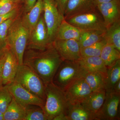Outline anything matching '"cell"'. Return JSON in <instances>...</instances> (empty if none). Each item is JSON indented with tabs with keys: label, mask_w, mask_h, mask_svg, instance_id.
<instances>
[{
	"label": "cell",
	"mask_w": 120,
	"mask_h": 120,
	"mask_svg": "<svg viewBox=\"0 0 120 120\" xmlns=\"http://www.w3.org/2000/svg\"><path fill=\"white\" fill-rule=\"evenodd\" d=\"M117 0L118 1H120V0Z\"/></svg>",
	"instance_id": "41"
},
{
	"label": "cell",
	"mask_w": 120,
	"mask_h": 120,
	"mask_svg": "<svg viewBox=\"0 0 120 120\" xmlns=\"http://www.w3.org/2000/svg\"><path fill=\"white\" fill-rule=\"evenodd\" d=\"M77 61L84 71L98 72L106 75L107 67L100 56L81 57Z\"/></svg>",
	"instance_id": "19"
},
{
	"label": "cell",
	"mask_w": 120,
	"mask_h": 120,
	"mask_svg": "<svg viewBox=\"0 0 120 120\" xmlns=\"http://www.w3.org/2000/svg\"><path fill=\"white\" fill-rule=\"evenodd\" d=\"M106 42L105 39L88 47L80 49L81 57L100 56L102 49Z\"/></svg>",
	"instance_id": "29"
},
{
	"label": "cell",
	"mask_w": 120,
	"mask_h": 120,
	"mask_svg": "<svg viewBox=\"0 0 120 120\" xmlns=\"http://www.w3.org/2000/svg\"><path fill=\"white\" fill-rule=\"evenodd\" d=\"M12 96L7 86H0V111L3 113L12 99Z\"/></svg>",
	"instance_id": "30"
},
{
	"label": "cell",
	"mask_w": 120,
	"mask_h": 120,
	"mask_svg": "<svg viewBox=\"0 0 120 120\" xmlns=\"http://www.w3.org/2000/svg\"><path fill=\"white\" fill-rule=\"evenodd\" d=\"M43 19L47 28L48 37L50 43L55 39L57 30L64 19L57 8L54 0H42Z\"/></svg>",
	"instance_id": "7"
},
{
	"label": "cell",
	"mask_w": 120,
	"mask_h": 120,
	"mask_svg": "<svg viewBox=\"0 0 120 120\" xmlns=\"http://www.w3.org/2000/svg\"><path fill=\"white\" fill-rule=\"evenodd\" d=\"M82 77L92 91L105 90V74L98 72H91L83 70Z\"/></svg>",
	"instance_id": "20"
},
{
	"label": "cell",
	"mask_w": 120,
	"mask_h": 120,
	"mask_svg": "<svg viewBox=\"0 0 120 120\" xmlns=\"http://www.w3.org/2000/svg\"><path fill=\"white\" fill-rule=\"evenodd\" d=\"M6 86L12 98L24 107L35 105L43 109L45 101L26 90L19 83L14 81Z\"/></svg>",
	"instance_id": "10"
},
{
	"label": "cell",
	"mask_w": 120,
	"mask_h": 120,
	"mask_svg": "<svg viewBox=\"0 0 120 120\" xmlns=\"http://www.w3.org/2000/svg\"><path fill=\"white\" fill-rule=\"evenodd\" d=\"M0 55V86L2 85V76L3 65L5 57H6V52Z\"/></svg>",
	"instance_id": "35"
},
{
	"label": "cell",
	"mask_w": 120,
	"mask_h": 120,
	"mask_svg": "<svg viewBox=\"0 0 120 120\" xmlns=\"http://www.w3.org/2000/svg\"><path fill=\"white\" fill-rule=\"evenodd\" d=\"M105 32L94 30H81L79 40L80 49L88 47L102 40Z\"/></svg>",
	"instance_id": "22"
},
{
	"label": "cell",
	"mask_w": 120,
	"mask_h": 120,
	"mask_svg": "<svg viewBox=\"0 0 120 120\" xmlns=\"http://www.w3.org/2000/svg\"><path fill=\"white\" fill-rule=\"evenodd\" d=\"M53 120H68L65 113L60 114L54 117Z\"/></svg>",
	"instance_id": "36"
},
{
	"label": "cell",
	"mask_w": 120,
	"mask_h": 120,
	"mask_svg": "<svg viewBox=\"0 0 120 120\" xmlns=\"http://www.w3.org/2000/svg\"><path fill=\"white\" fill-rule=\"evenodd\" d=\"M68 120H96V115L80 103H68L66 112Z\"/></svg>",
	"instance_id": "17"
},
{
	"label": "cell",
	"mask_w": 120,
	"mask_h": 120,
	"mask_svg": "<svg viewBox=\"0 0 120 120\" xmlns=\"http://www.w3.org/2000/svg\"><path fill=\"white\" fill-rule=\"evenodd\" d=\"M4 115V120H24L26 116L25 107L13 98Z\"/></svg>",
	"instance_id": "23"
},
{
	"label": "cell",
	"mask_w": 120,
	"mask_h": 120,
	"mask_svg": "<svg viewBox=\"0 0 120 120\" xmlns=\"http://www.w3.org/2000/svg\"><path fill=\"white\" fill-rule=\"evenodd\" d=\"M50 43L43 16H41L37 25L31 31L26 49L43 50Z\"/></svg>",
	"instance_id": "9"
},
{
	"label": "cell",
	"mask_w": 120,
	"mask_h": 120,
	"mask_svg": "<svg viewBox=\"0 0 120 120\" xmlns=\"http://www.w3.org/2000/svg\"><path fill=\"white\" fill-rule=\"evenodd\" d=\"M96 8L94 0H69L65 11L64 19Z\"/></svg>",
	"instance_id": "15"
},
{
	"label": "cell",
	"mask_w": 120,
	"mask_h": 120,
	"mask_svg": "<svg viewBox=\"0 0 120 120\" xmlns=\"http://www.w3.org/2000/svg\"><path fill=\"white\" fill-rule=\"evenodd\" d=\"M43 11L42 0H37L30 11L21 17L22 22L29 31L30 34L37 25Z\"/></svg>",
	"instance_id": "16"
},
{
	"label": "cell",
	"mask_w": 120,
	"mask_h": 120,
	"mask_svg": "<svg viewBox=\"0 0 120 120\" xmlns=\"http://www.w3.org/2000/svg\"><path fill=\"white\" fill-rule=\"evenodd\" d=\"M62 61L52 44L43 50L26 49L23 64L33 70L45 85L52 82Z\"/></svg>",
	"instance_id": "1"
},
{
	"label": "cell",
	"mask_w": 120,
	"mask_h": 120,
	"mask_svg": "<svg viewBox=\"0 0 120 120\" xmlns=\"http://www.w3.org/2000/svg\"><path fill=\"white\" fill-rule=\"evenodd\" d=\"M83 71L77 61L63 60L57 69L52 82L64 91L75 80L82 77Z\"/></svg>",
	"instance_id": "5"
},
{
	"label": "cell",
	"mask_w": 120,
	"mask_h": 120,
	"mask_svg": "<svg viewBox=\"0 0 120 120\" xmlns=\"http://www.w3.org/2000/svg\"><path fill=\"white\" fill-rule=\"evenodd\" d=\"M37 0H25L24 6V12L25 13L28 12L34 6Z\"/></svg>",
	"instance_id": "34"
},
{
	"label": "cell",
	"mask_w": 120,
	"mask_h": 120,
	"mask_svg": "<svg viewBox=\"0 0 120 120\" xmlns=\"http://www.w3.org/2000/svg\"><path fill=\"white\" fill-rule=\"evenodd\" d=\"M45 86V99L43 109L47 120H53L60 114H66L68 103L64 91L52 82Z\"/></svg>",
	"instance_id": "3"
},
{
	"label": "cell",
	"mask_w": 120,
	"mask_h": 120,
	"mask_svg": "<svg viewBox=\"0 0 120 120\" xmlns=\"http://www.w3.org/2000/svg\"><path fill=\"white\" fill-rule=\"evenodd\" d=\"M17 16L9 18L0 25V55L4 53L8 49L7 39L8 31Z\"/></svg>",
	"instance_id": "27"
},
{
	"label": "cell",
	"mask_w": 120,
	"mask_h": 120,
	"mask_svg": "<svg viewBox=\"0 0 120 120\" xmlns=\"http://www.w3.org/2000/svg\"><path fill=\"white\" fill-rule=\"evenodd\" d=\"M19 4L12 0H0V15H6L18 8Z\"/></svg>",
	"instance_id": "31"
},
{
	"label": "cell",
	"mask_w": 120,
	"mask_h": 120,
	"mask_svg": "<svg viewBox=\"0 0 120 120\" xmlns=\"http://www.w3.org/2000/svg\"><path fill=\"white\" fill-rule=\"evenodd\" d=\"M18 12H19V9L18 8H17L15 9L11 12L6 14V15H0V25L3 22H4L5 20L8 19L9 18L17 15Z\"/></svg>",
	"instance_id": "33"
},
{
	"label": "cell",
	"mask_w": 120,
	"mask_h": 120,
	"mask_svg": "<svg viewBox=\"0 0 120 120\" xmlns=\"http://www.w3.org/2000/svg\"><path fill=\"white\" fill-rule=\"evenodd\" d=\"M14 82L33 94L45 101V84L41 78L27 65H19Z\"/></svg>",
	"instance_id": "4"
},
{
	"label": "cell",
	"mask_w": 120,
	"mask_h": 120,
	"mask_svg": "<svg viewBox=\"0 0 120 120\" xmlns=\"http://www.w3.org/2000/svg\"><path fill=\"white\" fill-rule=\"evenodd\" d=\"M12 0L14 2H16V3L19 4L22 0Z\"/></svg>",
	"instance_id": "40"
},
{
	"label": "cell",
	"mask_w": 120,
	"mask_h": 120,
	"mask_svg": "<svg viewBox=\"0 0 120 120\" xmlns=\"http://www.w3.org/2000/svg\"><path fill=\"white\" fill-rule=\"evenodd\" d=\"M65 20L81 30H94L105 32L106 31V26L103 17L97 7Z\"/></svg>",
	"instance_id": "6"
},
{
	"label": "cell",
	"mask_w": 120,
	"mask_h": 120,
	"mask_svg": "<svg viewBox=\"0 0 120 120\" xmlns=\"http://www.w3.org/2000/svg\"><path fill=\"white\" fill-rule=\"evenodd\" d=\"M96 7L103 17L106 29L120 19V2L117 0L100 4Z\"/></svg>",
	"instance_id": "13"
},
{
	"label": "cell",
	"mask_w": 120,
	"mask_h": 120,
	"mask_svg": "<svg viewBox=\"0 0 120 120\" xmlns=\"http://www.w3.org/2000/svg\"><path fill=\"white\" fill-rule=\"evenodd\" d=\"M113 91L117 94H120V80L115 84L114 87Z\"/></svg>",
	"instance_id": "37"
},
{
	"label": "cell",
	"mask_w": 120,
	"mask_h": 120,
	"mask_svg": "<svg viewBox=\"0 0 120 120\" xmlns=\"http://www.w3.org/2000/svg\"><path fill=\"white\" fill-rule=\"evenodd\" d=\"M19 65L15 56L8 49L6 52L2 76V84L6 86L14 82Z\"/></svg>",
	"instance_id": "14"
},
{
	"label": "cell",
	"mask_w": 120,
	"mask_h": 120,
	"mask_svg": "<svg viewBox=\"0 0 120 120\" xmlns=\"http://www.w3.org/2000/svg\"><path fill=\"white\" fill-rule=\"evenodd\" d=\"M100 56L106 66L109 67L120 60V52L113 46L106 43L102 49Z\"/></svg>",
	"instance_id": "26"
},
{
	"label": "cell",
	"mask_w": 120,
	"mask_h": 120,
	"mask_svg": "<svg viewBox=\"0 0 120 120\" xmlns=\"http://www.w3.org/2000/svg\"><path fill=\"white\" fill-rule=\"evenodd\" d=\"M112 0H94V2L95 6H97L98 4L109 2Z\"/></svg>",
	"instance_id": "38"
},
{
	"label": "cell",
	"mask_w": 120,
	"mask_h": 120,
	"mask_svg": "<svg viewBox=\"0 0 120 120\" xmlns=\"http://www.w3.org/2000/svg\"><path fill=\"white\" fill-rule=\"evenodd\" d=\"M52 44L63 60L77 61L81 58L78 40L55 39Z\"/></svg>",
	"instance_id": "11"
},
{
	"label": "cell",
	"mask_w": 120,
	"mask_h": 120,
	"mask_svg": "<svg viewBox=\"0 0 120 120\" xmlns=\"http://www.w3.org/2000/svg\"><path fill=\"white\" fill-rule=\"evenodd\" d=\"M104 38L107 44L112 45L120 52V19L107 27Z\"/></svg>",
	"instance_id": "24"
},
{
	"label": "cell",
	"mask_w": 120,
	"mask_h": 120,
	"mask_svg": "<svg viewBox=\"0 0 120 120\" xmlns=\"http://www.w3.org/2000/svg\"><path fill=\"white\" fill-rule=\"evenodd\" d=\"M120 80V60L107 67L106 80V91H113L114 87Z\"/></svg>",
	"instance_id": "25"
},
{
	"label": "cell",
	"mask_w": 120,
	"mask_h": 120,
	"mask_svg": "<svg viewBox=\"0 0 120 120\" xmlns=\"http://www.w3.org/2000/svg\"><path fill=\"white\" fill-rule=\"evenodd\" d=\"M105 94V90L92 91L80 104L84 107L96 115L103 105Z\"/></svg>",
	"instance_id": "18"
},
{
	"label": "cell",
	"mask_w": 120,
	"mask_h": 120,
	"mask_svg": "<svg viewBox=\"0 0 120 120\" xmlns=\"http://www.w3.org/2000/svg\"><path fill=\"white\" fill-rule=\"evenodd\" d=\"M81 32V30L69 23L64 19L57 30L55 39H75L79 41Z\"/></svg>",
	"instance_id": "21"
},
{
	"label": "cell",
	"mask_w": 120,
	"mask_h": 120,
	"mask_svg": "<svg viewBox=\"0 0 120 120\" xmlns=\"http://www.w3.org/2000/svg\"><path fill=\"white\" fill-rule=\"evenodd\" d=\"M24 107L26 116L24 120H47L43 108L41 106L29 105Z\"/></svg>",
	"instance_id": "28"
},
{
	"label": "cell",
	"mask_w": 120,
	"mask_h": 120,
	"mask_svg": "<svg viewBox=\"0 0 120 120\" xmlns=\"http://www.w3.org/2000/svg\"><path fill=\"white\" fill-rule=\"evenodd\" d=\"M60 13L64 16L65 11L69 0H54Z\"/></svg>",
	"instance_id": "32"
},
{
	"label": "cell",
	"mask_w": 120,
	"mask_h": 120,
	"mask_svg": "<svg viewBox=\"0 0 120 120\" xmlns=\"http://www.w3.org/2000/svg\"><path fill=\"white\" fill-rule=\"evenodd\" d=\"M0 120H4V113L0 111Z\"/></svg>",
	"instance_id": "39"
},
{
	"label": "cell",
	"mask_w": 120,
	"mask_h": 120,
	"mask_svg": "<svg viewBox=\"0 0 120 120\" xmlns=\"http://www.w3.org/2000/svg\"><path fill=\"white\" fill-rule=\"evenodd\" d=\"M92 92L83 77L75 80L64 91L68 102L71 104L81 103Z\"/></svg>",
	"instance_id": "12"
},
{
	"label": "cell",
	"mask_w": 120,
	"mask_h": 120,
	"mask_svg": "<svg viewBox=\"0 0 120 120\" xmlns=\"http://www.w3.org/2000/svg\"><path fill=\"white\" fill-rule=\"evenodd\" d=\"M120 94L106 91L103 105L96 114V120H120Z\"/></svg>",
	"instance_id": "8"
},
{
	"label": "cell",
	"mask_w": 120,
	"mask_h": 120,
	"mask_svg": "<svg viewBox=\"0 0 120 120\" xmlns=\"http://www.w3.org/2000/svg\"><path fill=\"white\" fill-rule=\"evenodd\" d=\"M30 32L23 25L21 17L17 16L9 26L7 39L8 48L15 56L19 65L23 64Z\"/></svg>",
	"instance_id": "2"
}]
</instances>
